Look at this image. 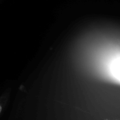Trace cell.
Returning <instances> with one entry per match:
<instances>
[{
    "label": "cell",
    "instance_id": "6da1fadb",
    "mask_svg": "<svg viewBox=\"0 0 120 120\" xmlns=\"http://www.w3.org/2000/svg\"><path fill=\"white\" fill-rule=\"evenodd\" d=\"M6 99H7L6 98H1V99L0 100V117L3 109V106H5L6 103Z\"/></svg>",
    "mask_w": 120,
    "mask_h": 120
}]
</instances>
